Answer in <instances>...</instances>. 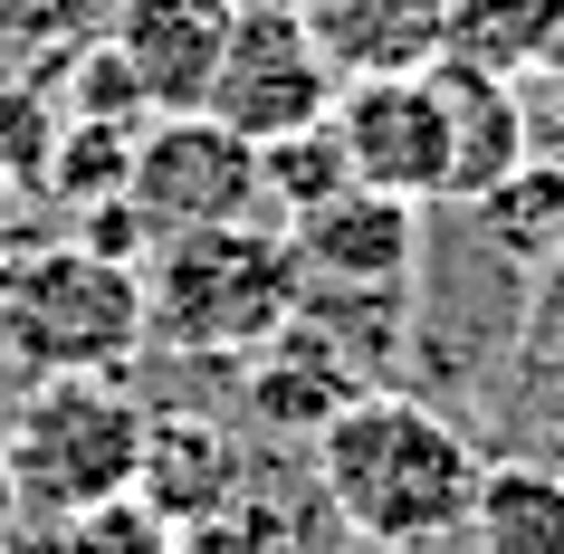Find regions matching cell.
<instances>
[{"label": "cell", "instance_id": "1", "mask_svg": "<svg viewBox=\"0 0 564 554\" xmlns=\"http://www.w3.org/2000/svg\"><path fill=\"white\" fill-rule=\"evenodd\" d=\"M478 468H488L478 439L459 421H441L431 402L392 392V382L355 392L316 431V497L335 507L345 535H364V545H383V554L459 535L469 497H478Z\"/></svg>", "mask_w": 564, "mask_h": 554}, {"label": "cell", "instance_id": "2", "mask_svg": "<svg viewBox=\"0 0 564 554\" xmlns=\"http://www.w3.org/2000/svg\"><path fill=\"white\" fill-rule=\"evenodd\" d=\"M144 268L87 239H30L0 259V354L30 382H124L144 354Z\"/></svg>", "mask_w": 564, "mask_h": 554}, {"label": "cell", "instance_id": "3", "mask_svg": "<svg viewBox=\"0 0 564 554\" xmlns=\"http://www.w3.org/2000/svg\"><path fill=\"white\" fill-rule=\"evenodd\" d=\"M306 306L297 249L288 230H202V239H163L144 259V335L163 354H202V363H249L259 345H278Z\"/></svg>", "mask_w": 564, "mask_h": 554}, {"label": "cell", "instance_id": "4", "mask_svg": "<svg viewBox=\"0 0 564 554\" xmlns=\"http://www.w3.org/2000/svg\"><path fill=\"white\" fill-rule=\"evenodd\" d=\"M134 459H144V402L124 382H30L0 431V468L20 488V517L39 525L134 497Z\"/></svg>", "mask_w": 564, "mask_h": 554}, {"label": "cell", "instance_id": "5", "mask_svg": "<svg viewBox=\"0 0 564 554\" xmlns=\"http://www.w3.org/2000/svg\"><path fill=\"white\" fill-rule=\"evenodd\" d=\"M335 87H345V77L326 67L316 30L297 20V0H239L202 116H220L239 144H288V134H306V124L335 116Z\"/></svg>", "mask_w": 564, "mask_h": 554}, {"label": "cell", "instance_id": "6", "mask_svg": "<svg viewBox=\"0 0 564 554\" xmlns=\"http://www.w3.org/2000/svg\"><path fill=\"white\" fill-rule=\"evenodd\" d=\"M134 220L163 239H202V230H239L259 210V144H239L220 116H153L124 173Z\"/></svg>", "mask_w": 564, "mask_h": 554}, {"label": "cell", "instance_id": "7", "mask_svg": "<svg viewBox=\"0 0 564 554\" xmlns=\"http://www.w3.org/2000/svg\"><path fill=\"white\" fill-rule=\"evenodd\" d=\"M345 182L355 192H392V202H449V124H441V87L421 77H345L326 116Z\"/></svg>", "mask_w": 564, "mask_h": 554}, {"label": "cell", "instance_id": "8", "mask_svg": "<svg viewBox=\"0 0 564 554\" xmlns=\"http://www.w3.org/2000/svg\"><path fill=\"white\" fill-rule=\"evenodd\" d=\"M288 249H297L306 296H412L421 268V210L392 202V192H335V202L297 210L288 220Z\"/></svg>", "mask_w": 564, "mask_h": 554}, {"label": "cell", "instance_id": "9", "mask_svg": "<svg viewBox=\"0 0 564 554\" xmlns=\"http://www.w3.org/2000/svg\"><path fill=\"white\" fill-rule=\"evenodd\" d=\"M239 0H116L106 10V48L124 58V77L144 87L153 116H202L220 48H230Z\"/></svg>", "mask_w": 564, "mask_h": 554}, {"label": "cell", "instance_id": "10", "mask_svg": "<svg viewBox=\"0 0 564 554\" xmlns=\"http://www.w3.org/2000/svg\"><path fill=\"white\" fill-rule=\"evenodd\" d=\"M249 468H239V439L210 421V411H144V459H134V497H144L163 525H202L220 507H239Z\"/></svg>", "mask_w": 564, "mask_h": 554}, {"label": "cell", "instance_id": "11", "mask_svg": "<svg viewBox=\"0 0 564 554\" xmlns=\"http://www.w3.org/2000/svg\"><path fill=\"white\" fill-rule=\"evenodd\" d=\"M431 87H441V124H449V202H488L517 163L535 153V106L527 87H507V77H478V67H431Z\"/></svg>", "mask_w": 564, "mask_h": 554}, {"label": "cell", "instance_id": "12", "mask_svg": "<svg viewBox=\"0 0 564 554\" xmlns=\"http://www.w3.org/2000/svg\"><path fill=\"white\" fill-rule=\"evenodd\" d=\"M335 77H421L441 67V0H297Z\"/></svg>", "mask_w": 564, "mask_h": 554}, {"label": "cell", "instance_id": "13", "mask_svg": "<svg viewBox=\"0 0 564 554\" xmlns=\"http://www.w3.org/2000/svg\"><path fill=\"white\" fill-rule=\"evenodd\" d=\"M441 58L535 87L564 67V10L555 0H441Z\"/></svg>", "mask_w": 564, "mask_h": 554}, {"label": "cell", "instance_id": "14", "mask_svg": "<svg viewBox=\"0 0 564 554\" xmlns=\"http://www.w3.org/2000/svg\"><path fill=\"white\" fill-rule=\"evenodd\" d=\"M355 392H373V382L355 373V363H335L326 354V335H316V325H288V335H278V345H259L249 354V411H259L268 431H326L335 411L355 402Z\"/></svg>", "mask_w": 564, "mask_h": 554}, {"label": "cell", "instance_id": "15", "mask_svg": "<svg viewBox=\"0 0 564 554\" xmlns=\"http://www.w3.org/2000/svg\"><path fill=\"white\" fill-rule=\"evenodd\" d=\"M459 535L478 554H564V468L555 459H488Z\"/></svg>", "mask_w": 564, "mask_h": 554}, {"label": "cell", "instance_id": "16", "mask_svg": "<svg viewBox=\"0 0 564 554\" xmlns=\"http://www.w3.org/2000/svg\"><path fill=\"white\" fill-rule=\"evenodd\" d=\"M469 220H478V239H488L498 259L545 268V259H555V239H564V153H527Z\"/></svg>", "mask_w": 564, "mask_h": 554}, {"label": "cell", "instance_id": "17", "mask_svg": "<svg viewBox=\"0 0 564 554\" xmlns=\"http://www.w3.org/2000/svg\"><path fill=\"white\" fill-rule=\"evenodd\" d=\"M134 144H144V124H67V134H58V163H48V192H58L67 210L116 202L124 173H134Z\"/></svg>", "mask_w": 564, "mask_h": 554}, {"label": "cell", "instance_id": "18", "mask_svg": "<svg viewBox=\"0 0 564 554\" xmlns=\"http://www.w3.org/2000/svg\"><path fill=\"white\" fill-rule=\"evenodd\" d=\"M58 96H48V77H0V173H10V192L30 182V192H48V163H58Z\"/></svg>", "mask_w": 564, "mask_h": 554}, {"label": "cell", "instance_id": "19", "mask_svg": "<svg viewBox=\"0 0 564 554\" xmlns=\"http://www.w3.org/2000/svg\"><path fill=\"white\" fill-rule=\"evenodd\" d=\"M345 192V153H335L326 124H306V134H288V144H259V202H278L288 220L316 202H335Z\"/></svg>", "mask_w": 564, "mask_h": 554}, {"label": "cell", "instance_id": "20", "mask_svg": "<svg viewBox=\"0 0 564 554\" xmlns=\"http://www.w3.org/2000/svg\"><path fill=\"white\" fill-rule=\"evenodd\" d=\"M58 545L67 554H182V525H163L144 497H106V507L58 525Z\"/></svg>", "mask_w": 564, "mask_h": 554}, {"label": "cell", "instance_id": "21", "mask_svg": "<svg viewBox=\"0 0 564 554\" xmlns=\"http://www.w3.org/2000/svg\"><path fill=\"white\" fill-rule=\"evenodd\" d=\"M517 345H527V373L545 382V392H564V278L555 268H535V296H527Z\"/></svg>", "mask_w": 564, "mask_h": 554}, {"label": "cell", "instance_id": "22", "mask_svg": "<svg viewBox=\"0 0 564 554\" xmlns=\"http://www.w3.org/2000/svg\"><path fill=\"white\" fill-rule=\"evenodd\" d=\"M182 554H288V535H278V517L268 507H249V488H239V507H220V517L182 525Z\"/></svg>", "mask_w": 564, "mask_h": 554}, {"label": "cell", "instance_id": "23", "mask_svg": "<svg viewBox=\"0 0 564 554\" xmlns=\"http://www.w3.org/2000/svg\"><path fill=\"white\" fill-rule=\"evenodd\" d=\"M96 10H116V0H0V30L77 48V39H96Z\"/></svg>", "mask_w": 564, "mask_h": 554}, {"label": "cell", "instance_id": "24", "mask_svg": "<svg viewBox=\"0 0 564 554\" xmlns=\"http://www.w3.org/2000/svg\"><path fill=\"white\" fill-rule=\"evenodd\" d=\"M20 525H30V517H20V488H10V468H0V554L20 545Z\"/></svg>", "mask_w": 564, "mask_h": 554}, {"label": "cell", "instance_id": "25", "mask_svg": "<svg viewBox=\"0 0 564 554\" xmlns=\"http://www.w3.org/2000/svg\"><path fill=\"white\" fill-rule=\"evenodd\" d=\"M545 268H555V278H564V239H555V259H545Z\"/></svg>", "mask_w": 564, "mask_h": 554}, {"label": "cell", "instance_id": "26", "mask_svg": "<svg viewBox=\"0 0 564 554\" xmlns=\"http://www.w3.org/2000/svg\"><path fill=\"white\" fill-rule=\"evenodd\" d=\"M0 192H10V173H0Z\"/></svg>", "mask_w": 564, "mask_h": 554}, {"label": "cell", "instance_id": "27", "mask_svg": "<svg viewBox=\"0 0 564 554\" xmlns=\"http://www.w3.org/2000/svg\"><path fill=\"white\" fill-rule=\"evenodd\" d=\"M555 10H564V0H555Z\"/></svg>", "mask_w": 564, "mask_h": 554}]
</instances>
